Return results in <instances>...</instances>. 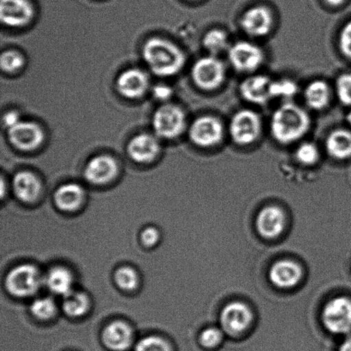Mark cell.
I'll list each match as a JSON object with an SVG mask.
<instances>
[{
	"mask_svg": "<svg viewBox=\"0 0 351 351\" xmlns=\"http://www.w3.org/2000/svg\"><path fill=\"white\" fill-rule=\"evenodd\" d=\"M311 125L308 113L293 102H285L275 110L270 120L273 138L282 145L298 142L308 133Z\"/></svg>",
	"mask_w": 351,
	"mask_h": 351,
	"instance_id": "1",
	"label": "cell"
},
{
	"mask_svg": "<svg viewBox=\"0 0 351 351\" xmlns=\"http://www.w3.org/2000/svg\"><path fill=\"white\" fill-rule=\"evenodd\" d=\"M143 55L150 70L160 77H171L184 68V51L167 40L152 38L144 45Z\"/></svg>",
	"mask_w": 351,
	"mask_h": 351,
	"instance_id": "2",
	"label": "cell"
},
{
	"mask_svg": "<svg viewBox=\"0 0 351 351\" xmlns=\"http://www.w3.org/2000/svg\"><path fill=\"white\" fill-rule=\"evenodd\" d=\"M263 121L256 112L242 109L234 113L229 123L232 142L239 146H249L260 138Z\"/></svg>",
	"mask_w": 351,
	"mask_h": 351,
	"instance_id": "3",
	"label": "cell"
},
{
	"mask_svg": "<svg viewBox=\"0 0 351 351\" xmlns=\"http://www.w3.org/2000/svg\"><path fill=\"white\" fill-rule=\"evenodd\" d=\"M191 75L193 82L199 88L205 91L216 90L226 80V65L218 57L208 55L195 62Z\"/></svg>",
	"mask_w": 351,
	"mask_h": 351,
	"instance_id": "4",
	"label": "cell"
},
{
	"mask_svg": "<svg viewBox=\"0 0 351 351\" xmlns=\"http://www.w3.org/2000/svg\"><path fill=\"white\" fill-rule=\"evenodd\" d=\"M43 278L36 267L23 264L14 267L5 278V287L10 294L16 298H27L39 290Z\"/></svg>",
	"mask_w": 351,
	"mask_h": 351,
	"instance_id": "5",
	"label": "cell"
},
{
	"mask_svg": "<svg viewBox=\"0 0 351 351\" xmlns=\"http://www.w3.org/2000/svg\"><path fill=\"white\" fill-rule=\"evenodd\" d=\"M322 319L325 328L333 335H350L351 299L346 297L332 299L323 308Z\"/></svg>",
	"mask_w": 351,
	"mask_h": 351,
	"instance_id": "6",
	"label": "cell"
},
{
	"mask_svg": "<svg viewBox=\"0 0 351 351\" xmlns=\"http://www.w3.org/2000/svg\"><path fill=\"white\" fill-rule=\"evenodd\" d=\"M225 136L223 122L216 116L199 117L191 123L189 137L195 145L203 149L219 145Z\"/></svg>",
	"mask_w": 351,
	"mask_h": 351,
	"instance_id": "7",
	"label": "cell"
},
{
	"mask_svg": "<svg viewBox=\"0 0 351 351\" xmlns=\"http://www.w3.org/2000/svg\"><path fill=\"white\" fill-rule=\"evenodd\" d=\"M153 128L156 135L162 138L173 139L182 135L186 128L184 110L176 105L161 106L154 112Z\"/></svg>",
	"mask_w": 351,
	"mask_h": 351,
	"instance_id": "8",
	"label": "cell"
},
{
	"mask_svg": "<svg viewBox=\"0 0 351 351\" xmlns=\"http://www.w3.org/2000/svg\"><path fill=\"white\" fill-rule=\"evenodd\" d=\"M230 64L236 71L250 73L263 64L265 53L261 47L247 40H239L228 49Z\"/></svg>",
	"mask_w": 351,
	"mask_h": 351,
	"instance_id": "9",
	"label": "cell"
},
{
	"mask_svg": "<svg viewBox=\"0 0 351 351\" xmlns=\"http://www.w3.org/2000/svg\"><path fill=\"white\" fill-rule=\"evenodd\" d=\"M253 313L249 306L241 302L227 304L220 314L223 331L230 336H239L245 332L253 322Z\"/></svg>",
	"mask_w": 351,
	"mask_h": 351,
	"instance_id": "10",
	"label": "cell"
},
{
	"mask_svg": "<svg viewBox=\"0 0 351 351\" xmlns=\"http://www.w3.org/2000/svg\"><path fill=\"white\" fill-rule=\"evenodd\" d=\"M273 12L265 5H256L247 9L241 16L240 25L247 36L264 37L273 29Z\"/></svg>",
	"mask_w": 351,
	"mask_h": 351,
	"instance_id": "11",
	"label": "cell"
},
{
	"mask_svg": "<svg viewBox=\"0 0 351 351\" xmlns=\"http://www.w3.org/2000/svg\"><path fill=\"white\" fill-rule=\"evenodd\" d=\"M8 138L17 149L32 151L43 143L44 132L36 123L20 121L8 129Z\"/></svg>",
	"mask_w": 351,
	"mask_h": 351,
	"instance_id": "12",
	"label": "cell"
},
{
	"mask_svg": "<svg viewBox=\"0 0 351 351\" xmlns=\"http://www.w3.org/2000/svg\"><path fill=\"white\" fill-rule=\"evenodd\" d=\"M273 80L266 75H253L241 82L239 92L242 98L251 104L263 106L273 99Z\"/></svg>",
	"mask_w": 351,
	"mask_h": 351,
	"instance_id": "13",
	"label": "cell"
},
{
	"mask_svg": "<svg viewBox=\"0 0 351 351\" xmlns=\"http://www.w3.org/2000/svg\"><path fill=\"white\" fill-rule=\"evenodd\" d=\"M34 16V9L29 0H1L0 19L10 27H23Z\"/></svg>",
	"mask_w": 351,
	"mask_h": 351,
	"instance_id": "14",
	"label": "cell"
},
{
	"mask_svg": "<svg viewBox=\"0 0 351 351\" xmlns=\"http://www.w3.org/2000/svg\"><path fill=\"white\" fill-rule=\"evenodd\" d=\"M287 217L283 210L277 206H268L259 213L256 218V228L267 239H274L284 232Z\"/></svg>",
	"mask_w": 351,
	"mask_h": 351,
	"instance_id": "15",
	"label": "cell"
},
{
	"mask_svg": "<svg viewBox=\"0 0 351 351\" xmlns=\"http://www.w3.org/2000/svg\"><path fill=\"white\" fill-rule=\"evenodd\" d=\"M118 174V164L112 157L99 156L88 161L84 169L86 180L92 184H108Z\"/></svg>",
	"mask_w": 351,
	"mask_h": 351,
	"instance_id": "16",
	"label": "cell"
},
{
	"mask_svg": "<svg viewBox=\"0 0 351 351\" xmlns=\"http://www.w3.org/2000/svg\"><path fill=\"white\" fill-rule=\"evenodd\" d=\"M149 77L139 69H129L120 74L117 80V89L120 95L129 99L142 97L149 88Z\"/></svg>",
	"mask_w": 351,
	"mask_h": 351,
	"instance_id": "17",
	"label": "cell"
},
{
	"mask_svg": "<svg viewBox=\"0 0 351 351\" xmlns=\"http://www.w3.org/2000/svg\"><path fill=\"white\" fill-rule=\"evenodd\" d=\"M160 150L159 141L150 134H140L134 137L127 147L130 157L142 164L149 163L156 159Z\"/></svg>",
	"mask_w": 351,
	"mask_h": 351,
	"instance_id": "18",
	"label": "cell"
},
{
	"mask_svg": "<svg viewBox=\"0 0 351 351\" xmlns=\"http://www.w3.org/2000/svg\"><path fill=\"white\" fill-rule=\"evenodd\" d=\"M302 270L299 264L293 261L282 260L271 266L269 278L275 287L291 289L299 284L302 280Z\"/></svg>",
	"mask_w": 351,
	"mask_h": 351,
	"instance_id": "19",
	"label": "cell"
},
{
	"mask_svg": "<svg viewBox=\"0 0 351 351\" xmlns=\"http://www.w3.org/2000/svg\"><path fill=\"white\" fill-rule=\"evenodd\" d=\"M133 332L130 326L123 322H113L106 326L102 332V341L108 349L123 351L132 345Z\"/></svg>",
	"mask_w": 351,
	"mask_h": 351,
	"instance_id": "20",
	"label": "cell"
},
{
	"mask_svg": "<svg viewBox=\"0 0 351 351\" xmlns=\"http://www.w3.org/2000/svg\"><path fill=\"white\" fill-rule=\"evenodd\" d=\"M13 191L20 201L34 202L40 195L41 184L39 178L30 171H20L13 178Z\"/></svg>",
	"mask_w": 351,
	"mask_h": 351,
	"instance_id": "21",
	"label": "cell"
},
{
	"mask_svg": "<svg viewBox=\"0 0 351 351\" xmlns=\"http://www.w3.org/2000/svg\"><path fill=\"white\" fill-rule=\"evenodd\" d=\"M325 147L326 152L333 159H351V130H333L326 137Z\"/></svg>",
	"mask_w": 351,
	"mask_h": 351,
	"instance_id": "22",
	"label": "cell"
},
{
	"mask_svg": "<svg viewBox=\"0 0 351 351\" xmlns=\"http://www.w3.org/2000/svg\"><path fill=\"white\" fill-rule=\"evenodd\" d=\"M84 189L77 184H66L60 186L54 194V202L58 209L64 212H74L84 202Z\"/></svg>",
	"mask_w": 351,
	"mask_h": 351,
	"instance_id": "23",
	"label": "cell"
},
{
	"mask_svg": "<svg viewBox=\"0 0 351 351\" xmlns=\"http://www.w3.org/2000/svg\"><path fill=\"white\" fill-rule=\"evenodd\" d=\"M306 104L315 111L328 108L331 101V88L328 82L323 80H315L307 85L304 89Z\"/></svg>",
	"mask_w": 351,
	"mask_h": 351,
	"instance_id": "24",
	"label": "cell"
},
{
	"mask_svg": "<svg viewBox=\"0 0 351 351\" xmlns=\"http://www.w3.org/2000/svg\"><path fill=\"white\" fill-rule=\"evenodd\" d=\"M44 282L47 288L56 295L65 297L73 291V276L67 268L63 267L51 268L45 278Z\"/></svg>",
	"mask_w": 351,
	"mask_h": 351,
	"instance_id": "25",
	"label": "cell"
},
{
	"mask_svg": "<svg viewBox=\"0 0 351 351\" xmlns=\"http://www.w3.org/2000/svg\"><path fill=\"white\" fill-rule=\"evenodd\" d=\"M89 298L81 291H73L64 297L63 309L71 317H80L87 313L89 308Z\"/></svg>",
	"mask_w": 351,
	"mask_h": 351,
	"instance_id": "26",
	"label": "cell"
},
{
	"mask_svg": "<svg viewBox=\"0 0 351 351\" xmlns=\"http://www.w3.org/2000/svg\"><path fill=\"white\" fill-rule=\"evenodd\" d=\"M202 45L209 55L213 56H218L230 47L228 36L225 31L219 29L208 31L203 36Z\"/></svg>",
	"mask_w": 351,
	"mask_h": 351,
	"instance_id": "27",
	"label": "cell"
},
{
	"mask_svg": "<svg viewBox=\"0 0 351 351\" xmlns=\"http://www.w3.org/2000/svg\"><path fill=\"white\" fill-rule=\"evenodd\" d=\"M295 160L304 166H314L319 160L321 153L315 143H302L295 151Z\"/></svg>",
	"mask_w": 351,
	"mask_h": 351,
	"instance_id": "28",
	"label": "cell"
},
{
	"mask_svg": "<svg viewBox=\"0 0 351 351\" xmlns=\"http://www.w3.org/2000/svg\"><path fill=\"white\" fill-rule=\"evenodd\" d=\"M116 285L125 291H133L139 284V277L136 271L130 267H119L114 275Z\"/></svg>",
	"mask_w": 351,
	"mask_h": 351,
	"instance_id": "29",
	"label": "cell"
},
{
	"mask_svg": "<svg viewBox=\"0 0 351 351\" xmlns=\"http://www.w3.org/2000/svg\"><path fill=\"white\" fill-rule=\"evenodd\" d=\"M299 88L297 82L291 79L283 78L273 81L271 84V95L274 98L290 99L297 95Z\"/></svg>",
	"mask_w": 351,
	"mask_h": 351,
	"instance_id": "30",
	"label": "cell"
},
{
	"mask_svg": "<svg viewBox=\"0 0 351 351\" xmlns=\"http://www.w3.org/2000/svg\"><path fill=\"white\" fill-rule=\"evenodd\" d=\"M30 311L36 318L49 319L57 311L56 304L50 298H38L31 304Z\"/></svg>",
	"mask_w": 351,
	"mask_h": 351,
	"instance_id": "31",
	"label": "cell"
},
{
	"mask_svg": "<svg viewBox=\"0 0 351 351\" xmlns=\"http://www.w3.org/2000/svg\"><path fill=\"white\" fill-rule=\"evenodd\" d=\"M335 90L339 101L351 106V73H343L337 78Z\"/></svg>",
	"mask_w": 351,
	"mask_h": 351,
	"instance_id": "32",
	"label": "cell"
},
{
	"mask_svg": "<svg viewBox=\"0 0 351 351\" xmlns=\"http://www.w3.org/2000/svg\"><path fill=\"white\" fill-rule=\"evenodd\" d=\"M136 351H171L169 343L157 336L146 337L141 339L136 346Z\"/></svg>",
	"mask_w": 351,
	"mask_h": 351,
	"instance_id": "33",
	"label": "cell"
},
{
	"mask_svg": "<svg viewBox=\"0 0 351 351\" xmlns=\"http://www.w3.org/2000/svg\"><path fill=\"white\" fill-rule=\"evenodd\" d=\"M223 339V331L218 328H208L199 335V343L206 349H213L219 346Z\"/></svg>",
	"mask_w": 351,
	"mask_h": 351,
	"instance_id": "34",
	"label": "cell"
},
{
	"mask_svg": "<svg viewBox=\"0 0 351 351\" xmlns=\"http://www.w3.org/2000/svg\"><path fill=\"white\" fill-rule=\"evenodd\" d=\"M1 68L3 71L15 72L23 66L24 58L15 51H7L1 56Z\"/></svg>",
	"mask_w": 351,
	"mask_h": 351,
	"instance_id": "35",
	"label": "cell"
},
{
	"mask_svg": "<svg viewBox=\"0 0 351 351\" xmlns=\"http://www.w3.org/2000/svg\"><path fill=\"white\" fill-rule=\"evenodd\" d=\"M339 46L343 56L351 61V20L347 22L340 31Z\"/></svg>",
	"mask_w": 351,
	"mask_h": 351,
	"instance_id": "36",
	"label": "cell"
},
{
	"mask_svg": "<svg viewBox=\"0 0 351 351\" xmlns=\"http://www.w3.org/2000/svg\"><path fill=\"white\" fill-rule=\"evenodd\" d=\"M160 237L159 230L156 227L149 226L143 230L141 234V240H142L143 245L153 247L159 242Z\"/></svg>",
	"mask_w": 351,
	"mask_h": 351,
	"instance_id": "37",
	"label": "cell"
},
{
	"mask_svg": "<svg viewBox=\"0 0 351 351\" xmlns=\"http://www.w3.org/2000/svg\"><path fill=\"white\" fill-rule=\"evenodd\" d=\"M154 97L160 101H166L173 95V89L167 85H157L153 89Z\"/></svg>",
	"mask_w": 351,
	"mask_h": 351,
	"instance_id": "38",
	"label": "cell"
},
{
	"mask_svg": "<svg viewBox=\"0 0 351 351\" xmlns=\"http://www.w3.org/2000/svg\"><path fill=\"white\" fill-rule=\"evenodd\" d=\"M21 121L19 113L16 112H9L3 117V125L7 129L12 128L16 123Z\"/></svg>",
	"mask_w": 351,
	"mask_h": 351,
	"instance_id": "39",
	"label": "cell"
},
{
	"mask_svg": "<svg viewBox=\"0 0 351 351\" xmlns=\"http://www.w3.org/2000/svg\"><path fill=\"white\" fill-rule=\"evenodd\" d=\"M339 351H351V336L343 341L340 346Z\"/></svg>",
	"mask_w": 351,
	"mask_h": 351,
	"instance_id": "40",
	"label": "cell"
},
{
	"mask_svg": "<svg viewBox=\"0 0 351 351\" xmlns=\"http://www.w3.org/2000/svg\"><path fill=\"white\" fill-rule=\"evenodd\" d=\"M324 2L330 6L339 7L342 5L346 2V0H324Z\"/></svg>",
	"mask_w": 351,
	"mask_h": 351,
	"instance_id": "41",
	"label": "cell"
},
{
	"mask_svg": "<svg viewBox=\"0 0 351 351\" xmlns=\"http://www.w3.org/2000/svg\"><path fill=\"white\" fill-rule=\"evenodd\" d=\"M347 122H348L349 125L351 127V111L349 112V114L347 115Z\"/></svg>",
	"mask_w": 351,
	"mask_h": 351,
	"instance_id": "42",
	"label": "cell"
}]
</instances>
